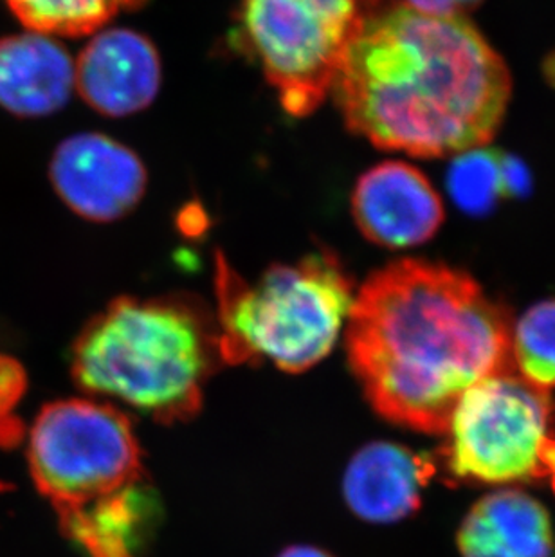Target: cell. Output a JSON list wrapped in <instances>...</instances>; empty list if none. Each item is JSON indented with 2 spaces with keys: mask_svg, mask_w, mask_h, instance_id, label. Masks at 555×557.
I'll use <instances>...</instances> for the list:
<instances>
[{
  "mask_svg": "<svg viewBox=\"0 0 555 557\" xmlns=\"http://www.w3.org/2000/svg\"><path fill=\"white\" fill-rule=\"evenodd\" d=\"M510 87L502 57L466 16L393 4L368 18L332 92L348 128L375 147L441 158L493 139Z\"/></svg>",
  "mask_w": 555,
  "mask_h": 557,
  "instance_id": "7a4b0ae2",
  "label": "cell"
},
{
  "mask_svg": "<svg viewBox=\"0 0 555 557\" xmlns=\"http://www.w3.org/2000/svg\"><path fill=\"white\" fill-rule=\"evenodd\" d=\"M224 361L219 326L189 301L118 298L74 343L76 383L172 424L197 416Z\"/></svg>",
  "mask_w": 555,
  "mask_h": 557,
  "instance_id": "3957f363",
  "label": "cell"
},
{
  "mask_svg": "<svg viewBox=\"0 0 555 557\" xmlns=\"http://www.w3.org/2000/svg\"><path fill=\"white\" fill-rule=\"evenodd\" d=\"M74 89L67 51L42 33L0 38V106L15 116H49Z\"/></svg>",
  "mask_w": 555,
  "mask_h": 557,
  "instance_id": "4fadbf2b",
  "label": "cell"
},
{
  "mask_svg": "<svg viewBox=\"0 0 555 557\" xmlns=\"http://www.w3.org/2000/svg\"><path fill=\"white\" fill-rule=\"evenodd\" d=\"M161 62L148 38L131 29L96 35L74 63V87L103 116L147 109L159 92Z\"/></svg>",
  "mask_w": 555,
  "mask_h": 557,
  "instance_id": "30bf717a",
  "label": "cell"
},
{
  "mask_svg": "<svg viewBox=\"0 0 555 557\" xmlns=\"http://www.w3.org/2000/svg\"><path fill=\"white\" fill-rule=\"evenodd\" d=\"M379 0H244L242 35L283 109L307 116L332 92Z\"/></svg>",
  "mask_w": 555,
  "mask_h": 557,
  "instance_id": "52a82bcc",
  "label": "cell"
},
{
  "mask_svg": "<svg viewBox=\"0 0 555 557\" xmlns=\"http://www.w3.org/2000/svg\"><path fill=\"white\" fill-rule=\"evenodd\" d=\"M278 557H334L323 548L310 547V545H296L283 550Z\"/></svg>",
  "mask_w": 555,
  "mask_h": 557,
  "instance_id": "ffe728a7",
  "label": "cell"
},
{
  "mask_svg": "<svg viewBox=\"0 0 555 557\" xmlns=\"http://www.w3.org/2000/svg\"><path fill=\"white\" fill-rule=\"evenodd\" d=\"M554 422L548 389L516 372L485 379L453 411L445 466L458 479L480 484L552 480L555 487Z\"/></svg>",
  "mask_w": 555,
  "mask_h": 557,
  "instance_id": "8992f818",
  "label": "cell"
},
{
  "mask_svg": "<svg viewBox=\"0 0 555 557\" xmlns=\"http://www.w3.org/2000/svg\"><path fill=\"white\" fill-rule=\"evenodd\" d=\"M22 389V372L10 359H0V411L15 403Z\"/></svg>",
  "mask_w": 555,
  "mask_h": 557,
  "instance_id": "d6986e66",
  "label": "cell"
},
{
  "mask_svg": "<svg viewBox=\"0 0 555 557\" xmlns=\"http://www.w3.org/2000/svg\"><path fill=\"white\" fill-rule=\"evenodd\" d=\"M351 213L370 243L390 249L424 244L444 221L441 195L422 172L403 161H386L361 175Z\"/></svg>",
  "mask_w": 555,
  "mask_h": 557,
  "instance_id": "9c48e42d",
  "label": "cell"
},
{
  "mask_svg": "<svg viewBox=\"0 0 555 557\" xmlns=\"http://www.w3.org/2000/svg\"><path fill=\"white\" fill-rule=\"evenodd\" d=\"M461 557H551V512L523 491L489 493L472 505L456 536Z\"/></svg>",
  "mask_w": 555,
  "mask_h": 557,
  "instance_id": "7c38bea8",
  "label": "cell"
},
{
  "mask_svg": "<svg viewBox=\"0 0 555 557\" xmlns=\"http://www.w3.org/2000/svg\"><path fill=\"white\" fill-rule=\"evenodd\" d=\"M219 334L225 363L269 361L287 373L312 369L346 326L354 287L331 251L273 265L246 282L217 257Z\"/></svg>",
  "mask_w": 555,
  "mask_h": 557,
  "instance_id": "277c9868",
  "label": "cell"
},
{
  "mask_svg": "<svg viewBox=\"0 0 555 557\" xmlns=\"http://www.w3.org/2000/svg\"><path fill=\"white\" fill-rule=\"evenodd\" d=\"M482 0H406L415 10L431 15L461 16V13L474 10Z\"/></svg>",
  "mask_w": 555,
  "mask_h": 557,
  "instance_id": "ac0fdd59",
  "label": "cell"
},
{
  "mask_svg": "<svg viewBox=\"0 0 555 557\" xmlns=\"http://www.w3.org/2000/svg\"><path fill=\"white\" fill-rule=\"evenodd\" d=\"M513 320L477 280L444 263L398 260L357 290L346 356L379 416L445 435L461 397L516 372Z\"/></svg>",
  "mask_w": 555,
  "mask_h": 557,
  "instance_id": "6da1fadb",
  "label": "cell"
},
{
  "mask_svg": "<svg viewBox=\"0 0 555 557\" xmlns=\"http://www.w3.org/2000/svg\"><path fill=\"white\" fill-rule=\"evenodd\" d=\"M27 458L35 484L60 520L147 479L131 419L100 400L46 406L33 424Z\"/></svg>",
  "mask_w": 555,
  "mask_h": 557,
  "instance_id": "5b68a950",
  "label": "cell"
},
{
  "mask_svg": "<svg viewBox=\"0 0 555 557\" xmlns=\"http://www.w3.org/2000/svg\"><path fill=\"white\" fill-rule=\"evenodd\" d=\"M435 468L430 458L395 442H372L351 457L343 479L348 509L370 523H395L422 504Z\"/></svg>",
  "mask_w": 555,
  "mask_h": 557,
  "instance_id": "8fae6325",
  "label": "cell"
},
{
  "mask_svg": "<svg viewBox=\"0 0 555 557\" xmlns=\"http://www.w3.org/2000/svg\"><path fill=\"white\" fill-rule=\"evenodd\" d=\"M513 361L538 388H555V300L530 307L513 326Z\"/></svg>",
  "mask_w": 555,
  "mask_h": 557,
  "instance_id": "9a60e30c",
  "label": "cell"
},
{
  "mask_svg": "<svg viewBox=\"0 0 555 557\" xmlns=\"http://www.w3.org/2000/svg\"><path fill=\"white\" fill-rule=\"evenodd\" d=\"M447 186L461 210L482 215L502 194L499 158L482 148L461 152L451 164Z\"/></svg>",
  "mask_w": 555,
  "mask_h": 557,
  "instance_id": "2e32d148",
  "label": "cell"
},
{
  "mask_svg": "<svg viewBox=\"0 0 555 557\" xmlns=\"http://www.w3.org/2000/svg\"><path fill=\"white\" fill-rule=\"evenodd\" d=\"M51 181L76 215L111 222L131 213L147 189V170L131 148L101 134H78L57 148Z\"/></svg>",
  "mask_w": 555,
  "mask_h": 557,
  "instance_id": "ba28073f",
  "label": "cell"
},
{
  "mask_svg": "<svg viewBox=\"0 0 555 557\" xmlns=\"http://www.w3.org/2000/svg\"><path fill=\"white\" fill-rule=\"evenodd\" d=\"M499 180L503 195H523L530 186L529 172L521 161L514 158H499Z\"/></svg>",
  "mask_w": 555,
  "mask_h": 557,
  "instance_id": "e0dca14e",
  "label": "cell"
},
{
  "mask_svg": "<svg viewBox=\"0 0 555 557\" xmlns=\"http://www.w3.org/2000/svg\"><path fill=\"white\" fill-rule=\"evenodd\" d=\"M147 0H5L13 15L29 29L48 37L92 35L120 15L141 8Z\"/></svg>",
  "mask_w": 555,
  "mask_h": 557,
  "instance_id": "5bb4252c",
  "label": "cell"
}]
</instances>
